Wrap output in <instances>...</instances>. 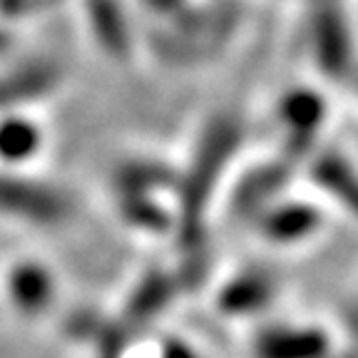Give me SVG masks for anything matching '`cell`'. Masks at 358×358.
<instances>
[{
	"label": "cell",
	"instance_id": "cell-12",
	"mask_svg": "<svg viewBox=\"0 0 358 358\" xmlns=\"http://www.w3.org/2000/svg\"><path fill=\"white\" fill-rule=\"evenodd\" d=\"M276 286L271 276L262 271H241L231 276L217 294V308L224 316H249L262 313L268 303L274 301Z\"/></svg>",
	"mask_w": 358,
	"mask_h": 358
},
{
	"label": "cell",
	"instance_id": "cell-1",
	"mask_svg": "<svg viewBox=\"0 0 358 358\" xmlns=\"http://www.w3.org/2000/svg\"><path fill=\"white\" fill-rule=\"evenodd\" d=\"M236 132L234 122L229 117H214L207 127L201 129L199 142L194 147L189 164L185 172H179V214L174 219V231L179 236L182 249H196L201 246V222L207 204L212 201L217 179H222L224 169L234 157Z\"/></svg>",
	"mask_w": 358,
	"mask_h": 358
},
{
	"label": "cell",
	"instance_id": "cell-11",
	"mask_svg": "<svg viewBox=\"0 0 358 358\" xmlns=\"http://www.w3.org/2000/svg\"><path fill=\"white\" fill-rule=\"evenodd\" d=\"M179 169L167 162L150 159V157H132L124 159L112 172V189L115 194H164L177 192Z\"/></svg>",
	"mask_w": 358,
	"mask_h": 358
},
{
	"label": "cell",
	"instance_id": "cell-15",
	"mask_svg": "<svg viewBox=\"0 0 358 358\" xmlns=\"http://www.w3.org/2000/svg\"><path fill=\"white\" fill-rule=\"evenodd\" d=\"M117 199V214L132 229H140L145 234H162L174 229V222L167 207L155 194H115Z\"/></svg>",
	"mask_w": 358,
	"mask_h": 358
},
{
	"label": "cell",
	"instance_id": "cell-16",
	"mask_svg": "<svg viewBox=\"0 0 358 358\" xmlns=\"http://www.w3.org/2000/svg\"><path fill=\"white\" fill-rule=\"evenodd\" d=\"M62 0H0V20H25L50 10Z\"/></svg>",
	"mask_w": 358,
	"mask_h": 358
},
{
	"label": "cell",
	"instance_id": "cell-2",
	"mask_svg": "<svg viewBox=\"0 0 358 358\" xmlns=\"http://www.w3.org/2000/svg\"><path fill=\"white\" fill-rule=\"evenodd\" d=\"M75 214V196L60 185L0 169V217L30 227H60Z\"/></svg>",
	"mask_w": 358,
	"mask_h": 358
},
{
	"label": "cell",
	"instance_id": "cell-14",
	"mask_svg": "<svg viewBox=\"0 0 358 358\" xmlns=\"http://www.w3.org/2000/svg\"><path fill=\"white\" fill-rule=\"evenodd\" d=\"M43 150V129L22 112L0 115V159L8 167L33 159Z\"/></svg>",
	"mask_w": 358,
	"mask_h": 358
},
{
	"label": "cell",
	"instance_id": "cell-13",
	"mask_svg": "<svg viewBox=\"0 0 358 358\" xmlns=\"http://www.w3.org/2000/svg\"><path fill=\"white\" fill-rule=\"evenodd\" d=\"M326 110L329 107L321 92L311 87H294L281 97L276 115L291 132V140L299 145V142H311L316 132H321L326 122Z\"/></svg>",
	"mask_w": 358,
	"mask_h": 358
},
{
	"label": "cell",
	"instance_id": "cell-19",
	"mask_svg": "<svg viewBox=\"0 0 358 358\" xmlns=\"http://www.w3.org/2000/svg\"><path fill=\"white\" fill-rule=\"evenodd\" d=\"M10 45H13L10 33H8V30L3 28V22H0V57H3L8 50H10Z\"/></svg>",
	"mask_w": 358,
	"mask_h": 358
},
{
	"label": "cell",
	"instance_id": "cell-9",
	"mask_svg": "<svg viewBox=\"0 0 358 358\" xmlns=\"http://www.w3.org/2000/svg\"><path fill=\"white\" fill-rule=\"evenodd\" d=\"M177 294H179V284L174 274H167L162 268L147 271V274L134 284V289L129 291V296H127V301H124V308L117 321L134 338V336L140 334V331H145L159 313L167 311V306L174 301Z\"/></svg>",
	"mask_w": 358,
	"mask_h": 358
},
{
	"label": "cell",
	"instance_id": "cell-10",
	"mask_svg": "<svg viewBox=\"0 0 358 358\" xmlns=\"http://www.w3.org/2000/svg\"><path fill=\"white\" fill-rule=\"evenodd\" d=\"M311 179L334 204L358 224V167L341 152H321L313 157Z\"/></svg>",
	"mask_w": 358,
	"mask_h": 358
},
{
	"label": "cell",
	"instance_id": "cell-4",
	"mask_svg": "<svg viewBox=\"0 0 358 358\" xmlns=\"http://www.w3.org/2000/svg\"><path fill=\"white\" fill-rule=\"evenodd\" d=\"M65 73L50 57H33L0 73V115L22 112L52 97L60 90Z\"/></svg>",
	"mask_w": 358,
	"mask_h": 358
},
{
	"label": "cell",
	"instance_id": "cell-8",
	"mask_svg": "<svg viewBox=\"0 0 358 358\" xmlns=\"http://www.w3.org/2000/svg\"><path fill=\"white\" fill-rule=\"evenodd\" d=\"M87 30L110 60L124 62L134 52V35L122 0H83Z\"/></svg>",
	"mask_w": 358,
	"mask_h": 358
},
{
	"label": "cell",
	"instance_id": "cell-6",
	"mask_svg": "<svg viewBox=\"0 0 358 358\" xmlns=\"http://www.w3.org/2000/svg\"><path fill=\"white\" fill-rule=\"evenodd\" d=\"M311 50L316 65L331 78L353 67V35L348 17L338 8H321L311 25Z\"/></svg>",
	"mask_w": 358,
	"mask_h": 358
},
{
	"label": "cell",
	"instance_id": "cell-18",
	"mask_svg": "<svg viewBox=\"0 0 358 358\" xmlns=\"http://www.w3.org/2000/svg\"><path fill=\"white\" fill-rule=\"evenodd\" d=\"M140 3L150 13H155V15H162L164 20H169V17L177 15V13L182 10L185 6H189L192 0H140Z\"/></svg>",
	"mask_w": 358,
	"mask_h": 358
},
{
	"label": "cell",
	"instance_id": "cell-7",
	"mask_svg": "<svg viewBox=\"0 0 358 358\" xmlns=\"http://www.w3.org/2000/svg\"><path fill=\"white\" fill-rule=\"evenodd\" d=\"M6 294L10 306L25 319H38L55 303V274L35 259H22L10 266L6 276Z\"/></svg>",
	"mask_w": 358,
	"mask_h": 358
},
{
	"label": "cell",
	"instance_id": "cell-5",
	"mask_svg": "<svg viewBox=\"0 0 358 358\" xmlns=\"http://www.w3.org/2000/svg\"><path fill=\"white\" fill-rule=\"evenodd\" d=\"M331 334L313 324L268 326L252 341V358H329Z\"/></svg>",
	"mask_w": 358,
	"mask_h": 358
},
{
	"label": "cell",
	"instance_id": "cell-3",
	"mask_svg": "<svg viewBox=\"0 0 358 358\" xmlns=\"http://www.w3.org/2000/svg\"><path fill=\"white\" fill-rule=\"evenodd\" d=\"M326 224L324 209L316 201L279 196L257 214V231L266 244L294 249L313 241Z\"/></svg>",
	"mask_w": 358,
	"mask_h": 358
},
{
	"label": "cell",
	"instance_id": "cell-17",
	"mask_svg": "<svg viewBox=\"0 0 358 358\" xmlns=\"http://www.w3.org/2000/svg\"><path fill=\"white\" fill-rule=\"evenodd\" d=\"M157 358H201L194 348L182 338H164Z\"/></svg>",
	"mask_w": 358,
	"mask_h": 358
}]
</instances>
